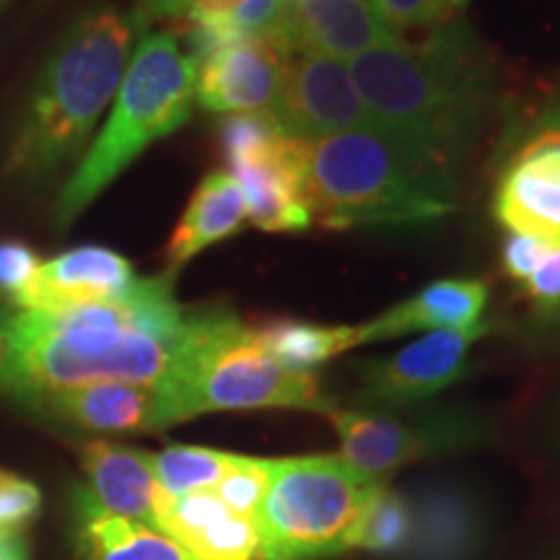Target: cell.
Masks as SVG:
<instances>
[{
  "mask_svg": "<svg viewBox=\"0 0 560 560\" xmlns=\"http://www.w3.org/2000/svg\"><path fill=\"white\" fill-rule=\"evenodd\" d=\"M545 433H548L550 450L556 452V454H560V402L550 410V418H548V425H545Z\"/></svg>",
  "mask_w": 560,
  "mask_h": 560,
  "instance_id": "836d02e7",
  "label": "cell"
},
{
  "mask_svg": "<svg viewBox=\"0 0 560 560\" xmlns=\"http://www.w3.org/2000/svg\"><path fill=\"white\" fill-rule=\"evenodd\" d=\"M306 143L280 130L268 115H226L221 122L223 159L257 229L291 234L314 226L306 198Z\"/></svg>",
  "mask_w": 560,
  "mask_h": 560,
  "instance_id": "ba28073f",
  "label": "cell"
},
{
  "mask_svg": "<svg viewBox=\"0 0 560 560\" xmlns=\"http://www.w3.org/2000/svg\"><path fill=\"white\" fill-rule=\"evenodd\" d=\"M306 198L330 231L425 226L457 210V177L369 125L306 143Z\"/></svg>",
  "mask_w": 560,
  "mask_h": 560,
  "instance_id": "3957f363",
  "label": "cell"
},
{
  "mask_svg": "<svg viewBox=\"0 0 560 560\" xmlns=\"http://www.w3.org/2000/svg\"><path fill=\"white\" fill-rule=\"evenodd\" d=\"M268 117L283 132L304 140L371 125L348 62L304 50L285 55L283 89Z\"/></svg>",
  "mask_w": 560,
  "mask_h": 560,
  "instance_id": "8fae6325",
  "label": "cell"
},
{
  "mask_svg": "<svg viewBox=\"0 0 560 560\" xmlns=\"http://www.w3.org/2000/svg\"><path fill=\"white\" fill-rule=\"evenodd\" d=\"M490 210L509 234L560 244V143L520 149L495 185Z\"/></svg>",
  "mask_w": 560,
  "mask_h": 560,
  "instance_id": "2e32d148",
  "label": "cell"
},
{
  "mask_svg": "<svg viewBox=\"0 0 560 560\" xmlns=\"http://www.w3.org/2000/svg\"><path fill=\"white\" fill-rule=\"evenodd\" d=\"M75 429L94 433L164 431L159 392L151 384L100 382L32 400Z\"/></svg>",
  "mask_w": 560,
  "mask_h": 560,
  "instance_id": "ac0fdd59",
  "label": "cell"
},
{
  "mask_svg": "<svg viewBox=\"0 0 560 560\" xmlns=\"http://www.w3.org/2000/svg\"><path fill=\"white\" fill-rule=\"evenodd\" d=\"M39 257L30 247H24V244H0V291L11 301L16 299L24 291V285L30 283L34 270L39 268Z\"/></svg>",
  "mask_w": 560,
  "mask_h": 560,
  "instance_id": "1f68e13d",
  "label": "cell"
},
{
  "mask_svg": "<svg viewBox=\"0 0 560 560\" xmlns=\"http://www.w3.org/2000/svg\"><path fill=\"white\" fill-rule=\"evenodd\" d=\"M537 327L548 332H560V312L550 314V317H537Z\"/></svg>",
  "mask_w": 560,
  "mask_h": 560,
  "instance_id": "e575fe53",
  "label": "cell"
},
{
  "mask_svg": "<svg viewBox=\"0 0 560 560\" xmlns=\"http://www.w3.org/2000/svg\"><path fill=\"white\" fill-rule=\"evenodd\" d=\"M81 454L89 478V488L83 490L96 506L145 527L156 524V506L164 488L153 475L149 452L128 450L109 441H89Z\"/></svg>",
  "mask_w": 560,
  "mask_h": 560,
  "instance_id": "d6986e66",
  "label": "cell"
},
{
  "mask_svg": "<svg viewBox=\"0 0 560 560\" xmlns=\"http://www.w3.org/2000/svg\"><path fill=\"white\" fill-rule=\"evenodd\" d=\"M195 100L215 115H270L285 75V52L257 34L223 39L202 52Z\"/></svg>",
  "mask_w": 560,
  "mask_h": 560,
  "instance_id": "7c38bea8",
  "label": "cell"
},
{
  "mask_svg": "<svg viewBox=\"0 0 560 560\" xmlns=\"http://www.w3.org/2000/svg\"><path fill=\"white\" fill-rule=\"evenodd\" d=\"M185 322L170 276L136 278L122 296L100 304L19 312L3 327L0 382L26 400L100 382L156 387Z\"/></svg>",
  "mask_w": 560,
  "mask_h": 560,
  "instance_id": "7a4b0ae2",
  "label": "cell"
},
{
  "mask_svg": "<svg viewBox=\"0 0 560 560\" xmlns=\"http://www.w3.org/2000/svg\"><path fill=\"white\" fill-rule=\"evenodd\" d=\"M75 516L81 560H195L159 529L107 514L86 490L75 493Z\"/></svg>",
  "mask_w": 560,
  "mask_h": 560,
  "instance_id": "603a6c76",
  "label": "cell"
},
{
  "mask_svg": "<svg viewBox=\"0 0 560 560\" xmlns=\"http://www.w3.org/2000/svg\"><path fill=\"white\" fill-rule=\"evenodd\" d=\"M327 418L340 439V457L380 480L488 436L486 420L462 408H335Z\"/></svg>",
  "mask_w": 560,
  "mask_h": 560,
  "instance_id": "9c48e42d",
  "label": "cell"
},
{
  "mask_svg": "<svg viewBox=\"0 0 560 560\" xmlns=\"http://www.w3.org/2000/svg\"><path fill=\"white\" fill-rule=\"evenodd\" d=\"M454 3H457V9H459V11H465V5H467V0H454Z\"/></svg>",
  "mask_w": 560,
  "mask_h": 560,
  "instance_id": "d590c367",
  "label": "cell"
},
{
  "mask_svg": "<svg viewBox=\"0 0 560 560\" xmlns=\"http://www.w3.org/2000/svg\"><path fill=\"white\" fill-rule=\"evenodd\" d=\"M371 125L459 177L503 104V75L462 13L348 62Z\"/></svg>",
  "mask_w": 560,
  "mask_h": 560,
  "instance_id": "6da1fadb",
  "label": "cell"
},
{
  "mask_svg": "<svg viewBox=\"0 0 560 560\" xmlns=\"http://www.w3.org/2000/svg\"><path fill=\"white\" fill-rule=\"evenodd\" d=\"M149 19H179L190 24V55L195 60L210 47L240 34H257L276 42L283 0H136Z\"/></svg>",
  "mask_w": 560,
  "mask_h": 560,
  "instance_id": "44dd1931",
  "label": "cell"
},
{
  "mask_svg": "<svg viewBox=\"0 0 560 560\" xmlns=\"http://www.w3.org/2000/svg\"><path fill=\"white\" fill-rule=\"evenodd\" d=\"M410 503L402 493L382 482L380 490L371 495L359 522L350 529L346 540V552L366 550L380 552L384 558H397L410 540Z\"/></svg>",
  "mask_w": 560,
  "mask_h": 560,
  "instance_id": "d4e9b609",
  "label": "cell"
},
{
  "mask_svg": "<svg viewBox=\"0 0 560 560\" xmlns=\"http://www.w3.org/2000/svg\"><path fill=\"white\" fill-rule=\"evenodd\" d=\"M490 289L480 278H444L361 325L363 346L410 332L465 330L482 322Z\"/></svg>",
  "mask_w": 560,
  "mask_h": 560,
  "instance_id": "e0dca14e",
  "label": "cell"
},
{
  "mask_svg": "<svg viewBox=\"0 0 560 560\" xmlns=\"http://www.w3.org/2000/svg\"><path fill=\"white\" fill-rule=\"evenodd\" d=\"M153 529L177 542L195 560H257L260 548L257 522L229 509L213 490L185 495L164 490Z\"/></svg>",
  "mask_w": 560,
  "mask_h": 560,
  "instance_id": "5bb4252c",
  "label": "cell"
},
{
  "mask_svg": "<svg viewBox=\"0 0 560 560\" xmlns=\"http://www.w3.org/2000/svg\"><path fill=\"white\" fill-rule=\"evenodd\" d=\"M247 221V198H244L240 182L229 172L206 174L174 229L170 247H166V268L170 272L179 270L202 249L242 231Z\"/></svg>",
  "mask_w": 560,
  "mask_h": 560,
  "instance_id": "7402d4cb",
  "label": "cell"
},
{
  "mask_svg": "<svg viewBox=\"0 0 560 560\" xmlns=\"http://www.w3.org/2000/svg\"><path fill=\"white\" fill-rule=\"evenodd\" d=\"M270 480L272 459L234 454V462L229 465V470L223 472V478L210 490H213L229 509H234L236 514L252 516V520L257 522V514H260Z\"/></svg>",
  "mask_w": 560,
  "mask_h": 560,
  "instance_id": "4316f807",
  "label": "cell"
},
{
  "mask_svg": "<svg viewBox=\"0 0 560 560\" xmlns=\"http://www.w3.org/2000/svg\"><path fill=\"white\" fill-rule=\"evenodd\" d=\"M0 560H30V550H26L24 537H16V540H0Z\"/></svg>",
  "mask_w": 560,
  "mask_h": 560,
  "instance_id": "d6a6232c",
  "label": "cell"
},
{
  "mask_svg": "<svg viewBox=\"0 0 560 560\" xmlns=\"http://www.w3.org/2000/svg\"><path fill=\"white\" fill-rule=\"evenodd\" d=\"M0 363H3V332H0Z\"/></svg>",
  "mask_w": 560,
  "mask_h": 560,
  "instance_id": "8d00e7d4",
  "label": "cell"
},
{
  "mask_svg": "<svg viewBox=\"0 0 560 560\" xmlns=\"http://www.w3.org/2000/svg\"><path fill=\"white\" fill-rule=\"evenodd\" d=\"M262 348L280 366L299 374H314L322 363L350 348L363 346L361 325H317L304 319H270L255 327Z\"/></svg>",
  "mask_w": 560,
  "mask_h": 560,
  "instance_id": "cb8c5ba5",
  "label": "cell"
},
{
  "mask_svg": "<svg viewBox=\"0 0 560 560\" xmlns=\"http://www.w3.org/2000/svg\"><path fill=\"white\" fill-rule=\"evenodd\" d=\"M495 330V322H478L465 330L425 332L402 350L359 366V405L355 408H416L467 374L470 350Z\"/></svg>",
  "mask_w": 560,
  "mask_h": 560,
  "instance_id": "30bf717a",
  "label": "cell"
},
{
  "mask_svg": "<svg viewBox=\"0 0 560 560\" xmlns=\"http://www.w3.org/2000/svg\"><path fill=\"white\" fill-rule=\"evenodd\" d=\"M374 5L397 37L410 32H431L462 13L454 0H374Z\"/></svg>",
  "mask_w": 560,
  "mask_h": 560,
  "instance_id": "83f0119b",
  "label": "cell"
},
{
  "mask_svg": "<svg viewBox=\"0 0 560 560\" xmlns=\"http://www.w3.org/2000/svg\"><path fill=\"white\" fill-rule=\"evenodd\" d=\"M143 26L145 19L138 11L107 5L83 16L62 37L13 138L5 172L37 177L58 170L83 149L91 128L120 89L132 42Z\"/></svg>",
  "mask_w": 560,
  "mask_h": 560,
  "instance_id": "5b68a950",
  "label": "cell"
},
{
  "mask_svg": "<svg viewBox=\"0 0 560 560\" xmlns=\"http://www.w3.org/2000/svg\"><path fill=\"white\" fill-rule=\"evenodd\" d=\"M156 392L164 429L206 412L280 408L327 416L335 410L317 374L280 366L255 327L223 306L187 312L172 369Z\"/></svg>",
  "mask_w": 560,
  "mask_h": 560,
  "instance_id": "277c9868",
  "label": "cell"
},
{
  "mask_svg": "<svg viewBox=\"0 0 560 560\" xmlns=\"http://www.w3.org/2000/svg\"><path fill=\"white\" fill-rule=\"evenodd\" d=\"M371 3H374V0H371Z\"/></svg>",
  "mask_w": 560,
  "mask_h": 560,
  "instance_id": "74e56055",
  "label": "cell"
},
{
  "mask_svg": "<svg viewBox=\"0 0 560 560\" xmlns=\"http://www.w3.org/2000/svg\"><path fill=\"white\" fill-rule=\"evenodd\" d=\"M556 247L558 244L535 240V236L506 234V240H503V247H501V268L506 272L509 280H514V283H524L532 272L540 268V262Z\"/></svg>",
  "mask_w": 560,
  "mask_h": 560,
  "instance_id": "f546056e",
  "label": "cell"
},
{
  "mask_svg": "<svg viewBox=\"0 0 560 560\" xmlns=\"http://www.w3.org/2000/svg\"><path fill=\"white\" fill-rule=\"evenodd\" d=\"M400 39L371 0H283L276 45L350 62Z\"/></svg>",
  "mask_w": 560,
  "mask_h": 560,
  "instance_id": "4fadbf2b",
  "label": "cell"
},
{
  "mask_svg": "<svg viewBox=\"0 0 560 560\" xmlns=\"http://www.w3.org/2000/svg\"><path fill=\"white\" fill-rule=\"evenodd\" d=\"M132 283L136 270L122 255L104 247H81L39 262L13 304L21 312L73 310L122 296Z\"/></svg>",
  "mask_w": 560,
  "mask_h": 560,
  "instance_id": "9a60e30c",
  "label": "cell"
},
{
  "mask_svg": "<svg viewBox=\"0 0 560 560\" xmlns=\"http://www.w3.org/2000/svg\"><path fill=\"white\" fill-rule=\"evenodd\" d=\"M410 503V540L400 560H472L482 545V516L450 486H425Z\"/></svg>",
  "mask_w": 560,
  "mask_h": 560,
  "instance_id": "ffe728a7",
  "label": "cell"
},
{
  "mask_svg": "<svg viewBox=\"0 0 560 560\" xmlns=\"http://www.w3.org/2000/svg\"><path fill=\"white\" fill-rule=\"evenodd\" d=\"M42 493L34 482L0 470V540L24 537V529L37 520Z\"/></svg>",
  "mask_w": 560,
  "mask_h": 560,
  "instance_id": "f1b7e54d",
  "label": "cell"
},
{
  "mask_svg": "<svg viewBox=\"0 0 560 560\" xmlns=\"http://www.w3.org/2000/svg\"><path fill=\"white\" fill-rule=\"evenodd\" d=\"M520 285L524 296L537 310V317H550V314L560 312V244Z\"/></svg>",
  "mask_w": 560,
  "mask_h": 560,
  "instance_id": "4dcf8cb0",
  "label": "cell"
},
{
  "mask_svg": "<svg viewBox=\"0 0 560 560\" xmlns=\"http://www.w3.org/2000/svg\"><path fill=\"white\" fill-rule=\"evenodd\" d=\"M198 62L172 32L143 34L102 136L62 187L58 223L70 226L140 153L190 120Z\"/></svg>",
  "mask_w": 560,
  "mask_h": 560,
  "instance_id": "8992f818",
  "label": "cell"
},
{
  "mask_svg": "<svg viewBox=\"0 0 560 560\" xmlns=\"http://www.w3.org/2000/svg\"><path fill=\"white\" fill-rule=\"evenodd\" d=\"M380 478L340 454L272 459V480L257 514V560H319L346 552V540L380 490Z\"/></svg>",
  "mask_w": 560,
  "mask_h": 560,
  "instance_id": "52a82bcc",
  "label": "cell"
},
{
  "mask_svg": "<svg viewBox=\"0 0 560 560\" xmlns=\"http://www.w3.org/2000/svg\"><path fill=\"white\" fill-rule=\"evenodd\" d=\"M231 462L234 454L208 450V446H166L164 452L151 454L159 486L174 495L210 490L223 478Z\"/></svg>",
  "mask_w": 560,
  "mask_h": 560,
  "instance_id": "484cf974",
  "label": "cell"
}]
</instances>
